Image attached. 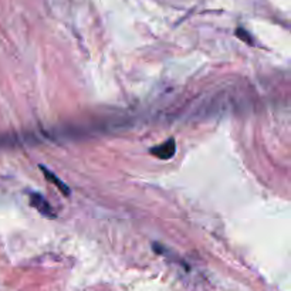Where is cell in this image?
<instances>
[{
    "label": "cell",
    "mask_w": 291,
    "mask_h": 291,
    "mask_svg": "<svg viewBox=\"0 0 291 291\" xmlns=\"http://www.w3.org/2000/svg\"><path fill=\"white\" fill-rule=\"evenodd\" d=\"M28 201H30V205H31L40 215L44 216V217H49V219H54V217H56L54 209L50 206L49 202L46 201V198H43L42 195L30 192V193H28Z\"/></svg>",
    "instance_id": "cell-1"
},
{
    "label": "cell",
    "mask_w": 291,
    "mask_h": 291,
    "mask_svg": "<svg viewBox=\"0 0 291 291\" xmlns=\"http://www.w3.org/2000/svg\"><path fill=\"white\" fill-rule=\"evenodd\" d=\"M149 152L152 153L153 156H156L158 159H171L176 152V142L174 138H169L164 144L151 148Z\"/></svg>",
    "instance_id": "cell-2"
},
{
    "label": "cell",
    "mask_w": 291,
    "mask_h": 291,
    "mask_svg": "<svg viewBox=\"0 0 291 291\" xmlns=\"http://www.w3.org/2000/svg\"><path fill=\"white\" fill-rule=\"evenodd\" d=\"M40 171H42L43 174H44V176H46V178H47V180H49V182H51V183H53V185H54V186L57 187V189H58V190H60V192H61L62 195H66V196H69L70 195V187L67 186V185H66V183H64V182H61V180L58 179V178H57L56 175L53 174V172H50L49 169H47V168L46 167H43V165H40Z\"/></svg>",
    "instance_id": "cell-3"
},
{
    "label": "cell",
    "mask_w": 291,
    "mask_h": 291,
    "mask_svg": "<svg viewBox=\"0 0 291 291\" xmlns=\"http://www.w3.org/2000/svg\"><path fill=\"white\" fill-rule=\"evenodd\" d=\"M236 33V37L237 39H240L242 42H244L246 44H249V46H254V40H253V37L249 35V31H246L244 28L239 27L237 30L235 31Z\"/></svg>",
    "instance_id": "cell-4"
}]
</instances>
